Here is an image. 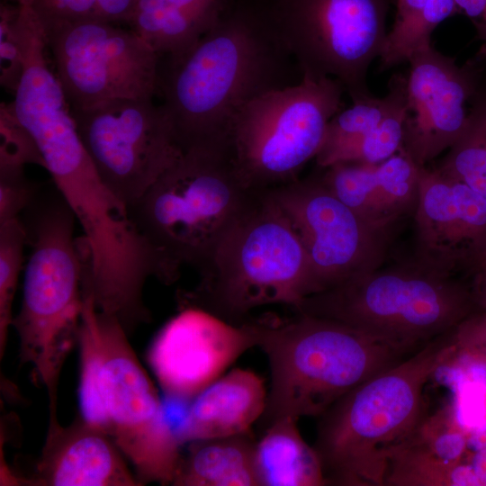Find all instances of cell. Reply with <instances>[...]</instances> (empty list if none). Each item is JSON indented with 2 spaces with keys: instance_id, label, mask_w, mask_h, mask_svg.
<instances>
[{
  "instance_id": "6da1fadb",
  "label": "cell",
  "mask_w": 486,
  "mask_h": 486,
  "mask_svg": "<svg viewBox=\"0 0 486 486\" xmlns=\"http://www.w3.org/2000/svg\"><path fill=\"white\" fill-rule=\"evenodd\" d=\"M302 79L271 21L236 12L184 54L166 58L158 94L184 152L228 146L231 122L245 104Z\"/></svg>"
},
{
  "instance_id": "7a4b0ae2",
  "label": "cell",
  "mask_w": 486,
  "mask_h": 486,
  "mask_svg": "<svg viewBox=\"0 0 486 486\" xmlns=\"http://www.w3.org/2000/svg\"><path fill=\"white\" fill-rule=\"evenodd\" d=\"M454 329L360 383L319 417L313 447L326 484L384 485L392 455L428 416L424 389L455 348Z\"/></svg>"
},
{
  "instance_id": "3957f363",
  "label": "cell",
  "mask_w": 486,
  "mask_h": 486,
  "mask_svg": "<svg viewBox=\"0 0 486 486\" xmlns=\"http://www.w3.org/2000/svg\"><path fill=\"white\" fill-rule=\"evenodd\" d=\"M249 322L270 366L265 428L286 417L319 418L352 389L411 355L323 317L295 312Z\"/></svg>"
},
{
  "instance_id": "277c9868",
  "label": "cell",
  "mask_w": 486,
  "mask_h": 486,
  "mask_svg": "<svg viewBox=\"0 0 486 486\" xmlns=\"http://www.w3.org/2000/svg\"><path fill=\"white\" fill-rule=\"evenodd\" d=\"M292 310L347 324L409 354L479 310L471 274L443 273L415 258L350 277Z\"/></svg>"
},
{
  "instance_id": "5b68a950",
  "label": "cell",
  "mask_w": 486,
  "mask_h": 486,
  "mask_svg": "<svg viewBox=\"0 0 486 486\" xmlns=\"http://www.w3.org/2000/svg\"><path fill=\"white\" fill-rule=\"evenodd\" d=\"M20 220L31 251L22 305L12 326L21 363L32 365L52 392L78 341L84 258L74 238L76 220L55 185L54 190L39 188Z\"/></svg>"
},
{
  "instance_id": "8992f818",
  "label": "cell",
  "mask_w": 486,
  "mask_h": 486,
  "mask_svg": "<svg viewBox=\"0 0 486 486\" xmlns=\"http://www.w3.org/2000/svg\"><path fill=\"white\" fill-rule=\"evenodd\" d=\"M265 193L243 182L228 147L197 148L184 151L128 210L176 272L182 266L201 272Z\"/></svg>"
},
{
  "instance_id": "52a82bcc",
  "label": "cell",
  "mask_w": 486,
  "mask_h": 486,
  "mask_svg": "<svg viewBox=\"0 0 486 486\" xmlns=\"http://www.w3.org/2000/svg\"><path fill=\"white\" fill-rule=\"evenodd\" d=\"M183 307L241 324L255 308H295L310 294V263L299 236L268 192L231 228Z\"/></svg>"
},
{
  "instance_id": "ba28073f",
  "label": "cell",
  "mask_w": 486,
  "mask_h": 486,
  "mask_svg": "<svg viewBox=\"0 0 486 486\" xmlns=\"http://www.w3.org/2000/svg\"><path fill=\"white\" fill-rule=\"evenodd\" d=\"M345 92L335 78L302 76L245 104L228 136L230 158L243 182L265 193L297 180L318 155L328 122L343 109Z\"/></svg>"
},
{
  "instance_id": "9c48e42d",
  "label": "cell",
  "mask_w": 486,
  "mask_h": 486,
  "mask_svg": "<svg viewBox=\"0 0 486 486\" xmlns=\"http://www.w3.org/2000/svg\"><path fill=\"white\" fill-rule=\"evenodd\" d=\"M389 0H280L271 22L302 76L338 80L352 103L373 96L368 70L386 40Z\"/></svg>"
},
{
  "instance_id": "30bf717a",
  "label": "cell",
  "mask_w": 486,
  "mask_h": 486,
  "mask_svg": "<svg viewBox=\"0 0 486 486\" xmlns=\"http://www.w3.org/2000/svg\"><path fill=\"white\" fill-rule=\"evenodd\" d=\"M39 22L72 110L158 94L161 58L130 28L98 19Z\"/></svg>"
},
{
  "instance_id": "8fae6325",
  "label": "cell",
  "mask_w": 486,
  "mask_h": 486,
  "mask_svg": "<svg viewBox=\"0 0 486 486\" xmlns=\"http://www.w3.org/2000/svg\"><path fill=\"white\" fill-rule=\"evenodd\" d=\"M107 434L144 482L172 484L181 458L157 390L119 320L97 308Z\"/></svg>"
},
{
  "instance_id": "7c38bea8",
  "label": "cell",
  "mask_w": 486,
  "mask_h": 486,
  "mask_svg": "<svg viewBox=\"0 0 486 486\" xmlns=\"http://www.w3.org/2000/svg\"><path fill=\"white\" fill-rule=\"evenodd\" d=\"M72 113L97 174L128 209L184 153L153 99L112 100Z\"/></svg>"
},
{
  "instance_id": "4fadbf2b",
  "label": "cell",
  "mask_w": 486,
  "mask_h": 486,
  "mask_svg": "<svg viewBox=\"0 0 486 486\" xmlns=\"http://www.w3.org/2000/svg\"><path fill=\"white\" fill-rule=\"evenodd\" d=\"M268 194L306 252L310 268L309 295L385 263L395 227L363 219L328 189L320 175L298 178Z\"/></svg>"
},
{
  "instance_id": "5bb4252c",
  "label": "cell",
  "mask_w": 486,
  "mask_h": 486,
  "mask_svg": "<svg viewBox=\"0 0 486 486\" xmlns=\"http://www.w3.org/2000/svg\"><path fill=\"white\" fill-rule=\"evenodd\" d=\"M253 346H256V338L248 320L233 324L205 310L186 306L157 333L147 360L165 393L184 400L220 378Z\"/></svg>"
},
{
  "instance_id": "9a60e30c",
  "label": "cell",
  "mask_w": 486,
  "mask_h": 486,
  "mask_svg": "<svg viewBox=\"0 0 486 486\" xmlns=\"http://www.w3.org/2000/svg\"><path fill=\"white\" fill-rule=\"evenodd\" d=\"M407 62L401 148L425 167L462 133L470 111L466 104L478 90L479 76L474 64L459 67L432 44L417 50Z\"/></svg>"
},
{
  "instance_id": "2e32d148",
  "label": "cell",
  "mask_w": 486,
  "mask_h": 486,
  "mask_svg": "<svg viewBox=\"0 0 486 486\" xmlns=\"http://www.w3.org/2000/svg\"><path fill=\"white\" fill-rule=\"evenodd\" d=\"M413 214L421 264L469 275L486 262V198L465 184L421 167Z\"/></svg>"
},
{
  "instance_id": "e0dca14e",
  "label": "cell",
  "mask_w": 486,
  "mask_h": 486,
  "mask_svg": "<svg viewBox=\"0 0 486 486\" xmlns=\"http://www.w3.org/2000/svg\"><path fill=\"white\" fill-rule=\"evenodd\" d=\"M124 455L111 436L81 416L62 427L57 415L49 428L35 476L34 486H140Z\"/></svg>"
},
{
  "instance_id": "ac0fdd59",
  "label": "cell",
  "mask_w": 486,
  "mask_h": 486,
  "mask_svg": "<svg viewBox=\"0 0 486 486\" xmlns=\"http://www.w3.org/2000/svg\"><path fill=\"white\" fill-rule=\"evenodd\" d=\"M382 98L374 95L338 112L328 122L316 156L320 168L339 162L376 164L402 147L406 114L404 74H395Z\"/></svg>"
},
{
  "instance_id": "d6986e66",
  "label": "cell",
  "mask_w": 486,
  "mask_h": 486,
  "mask_svg": "<svg viewBox=\"0 0 486 486\" xmlns=\"http://www.w3.org/2000/svg\"><path fill=\"white\" fill-rule=\"evenodd\" d=\"M320 169L328 189L372 224L395 227L414 212L421 166L402 148L380 163L339 162Z\"/></svg>"
},
{
  "instance_id": "ffe728a7",
  "label": "cell",
  "mask_w": 486,
  "mask_h": 486,
  "mask_svg": "<svg viewBox=\"0 0 486 486\" xmlns=\"http://www.w3.org/2000/svg\"><path fill=\"white\" fill-rule=\"evenodd\" d=\"M267 400L264 381L251 370L234 369L194 398L176 432L181 443L249 431Z\"/></svg>"
},
{
  "instance_id": "44dd1931",
  "label": "cell",
  "mask_w": 486,
  "mask_h": 486,
  "mask_svg": "<svg viewBox=\"0 0 486 486\" xmlns=\"http://www.w3.org/2000/svg\"><path fill=\"white\" fill-rule=\"evenodd\" d=\"M225 0H136L126 22L160 58L190 50L226 14Z\"/></svg>"
},
{
  "instance_id": "7402d4cb",
  "label": "cell",
  "mask_w": 486,
  "mask_h": 486,
  "mask_svg": "<svg viewBox=\"0 0 486 486\" xmlns=\"http://www.w3.org/2000/svg\"><path fill=\"white\" fill-rule=\"evenodd\" d=\"M250 431L193 441L181 458L172 485L258 486Z\"/></svg>"
},
{
  "instance_id": "603a6c76",
  "label": "cell",
  "mask_w": 486,
  "mask_h": 486,
  "mask_svg": "<svg viewBox=\"0 0 486 486\" xmlns=\"http://www.w3.org/2000/svg\"><path fill=\"white\" fill-rule=\"evenodd\" d=\"M297 420L291 417L275 420L256 443L254 464L258 486L326 484L318 454L303 440Z\"/></svg>"
},
{
  "instance_id": "cb8c5ba5",
  "label": "cell",
  "mask_w": 486,
  "mask_h": 486,
  "mask_svg": "<svg viewBox=\"0 0 486 486\" xmlns=\"http://www.w3.org/2000/svg\"><path fill=\"white\" fill-rule=\"evenodd\" d=\"M457 10L454 0H398L395 20L379 58L380 69L407 62L417 50L432 44L434 30Z\"/></svg>"
},
{
  "instance_id": "d4e9b609",
  "label": "cell",
  "mask_w": 486,
  "mask_h": 486,
  "mask_svg": "<svg viewBox=\"0 0 486 486\" xmlns=\"http://www.w3.org/2000/svg\"><path fill=\"white\" fill-rule=\"evenodd\" d=\"M471 104L462 133L434 168L486 198V92L480 86Z\"/></svg>"
},
{
  "instance_id": "484cf974",
  "label": "cell",
  "mask_w": 486,
  "mask_h": 486,
  "mask_svg": "<svg viewBox=\"0 0 486 486\" xmlns=\"http://www.w3.org/2000/svg\"><path fill=\"white\" fill-rule=\"evenodd\" d=\"M82 297L77 341L80 347V416L107 434V416L101 392L102 342L97 307L90 289L83 287Z\"/></svg>"
},
{
  "instance_id": "4316f807",
  "label": "cell",
  "mask_w": 486,
  "mask_h": 486,
  "mask_svg": "<svg viewBox=\"0 0 486 486\" xmlns=\"http://www.w3.org/2000/svg\"><path fill=\"white\" fill-rule=\"evenodd\" d=\"M25 231L20 218L0 225V358L12 326V307L22 266Z\"/></svg>"
},
{
  "instance_id": "83f0119b",
  "label": "cell",
  "mask_w": 486,
  "mask_h": 486,
  "mask_svg": "<svg viewBox=\"0 0 486 486\" xmlns=\"http://www.w3.org/2000/svg\"><path fill=\"white\" fill-rule=\"evenodd\" d=\"M25 30L20 4L2 3L0 6L1 85L16 91L24 69Z\"/></svg>"
},
{
  "instance_id": "f1b7e54d",
  "label": "cell",
  "mask_w": 486,
  "mask_h": 486,
  "mask_svg": "<svg viewBox=\"0 0 486 486\" xmlns=\"http://www.w3.org/2000/svg\"><path fill=\"white\" fill-rule=\"evenodd\" d=\"M0 132V165L24 166L37 164L45 166L35 140L19 122L11 104H1Z\"/></svg>"
},
{
  "instance_id": "f546056e",
  "label": "cell",
  "mask_w": 486,
  "mask_h": 486,
  "mask_svg": "<svg viewBox=\"0 0 486 486\" xmlns=\"http://www.w3.org/2000/svg\"><path fill=\"white\" fill-rule=\"evenodd\" d=\"M38 189L25 176L24 166L0 165V225L19 219Z\"/></svg>"
},
{
  "instance_id": "4dcf8cb0",
  "label": "cell",
  "mask_w": 486,
  "mask_h": 486,
  "mask_svg": "<svg viewBox=\"0 0 486 486\" xmlns=\"http://www.w3.org/2000/svg\"><path fill=\"white\" fill-rule=\"evenodd\" d=\"M97 0H31L41 22L94 19Z\"/></svg>"
},
{
  "instance_id": "1f68e13d",
  "label": "cell",
  "mask_w": 486,
  "mask_h": 486,
  "mask_svg": "<svg viewBox=\"0 0 486 486\" xmlns=\"http://www.w3.org/2000/svg\"><path fill=\"white\" fill-rule=\"evenodd\" d=\"M454 337L459 347L486 357V312L479 310L465 319L455 328Z\"/></svg>"
},
{
  "instance_id": "d6a6232c",
  "label": "cell",
  "mask_w": 486,
  "mask_h": 486,
  "mask_svg": "<svg viewBox=\"0 0 486 486\" xmlns=\"http://www.w3.org/2000/svg\"><path fill=\"white\" fill-rule=\"evenodd\" d=\"M135 3L136 0H97L94 18L113 23H126Z\"/></svg>"
},
{
  "instance_id": "836d02e7",
  "label": "cell",
  "mask_w": 486,
  "mask_h": 486,
  "mask_svg": "<svg viewBox=\"0 0 486 486\" xmlns=\"http://www.w3.org/2000/svg\"><path fill=\"white\" fill-rule=\"evenodd\" d=\"M458 10H462L472 21L479 37L486 40V0H454Z\"/></svg>"
},
{
  "instance_id": "e575fe53",
  "label": "cell",
  "mask_w": 486,
  "mask_h": 486,
  "mask_svg": "<svg viewBox=\"0 0 486 486\" xmlns=\"http://www.w3.org/2000/svg\"><path fill=\"white\" fill-rule=\"evenodd\" d=\"M471 283L478 309L486 312V265L471 274Z\"/></svg>"
},
{
  "instance_id": "d590c367",
  "label": "cell",
  "mask_w": 486,
  "mask_h": 486,
  "mask_svg": "<svg viewBox=\"0 0 486 486\" xmlns=\"http://www.w3.org/2000/svg\"><path fill=\"white\" fill-rule=\"evenodd\" d=\"M468 461L472 467L479 486H486V449L469 452Z\"/></svg>"
},
{
  "instance_id": "8d00e7d4",
  "label": "cell",
  "mask_w": 486,
  "mask_h": 486,
  "mask_svg": "<svg viewBox=\"0 0 486 486\" xmlns=\"http://www.w3.org/2000/svg\"><path fill=\"white\" fill-rule=\"evenodd\" d=\"M16 2L22 5H29L31 3V0H16Z\"/></svg>"
},
{
  "instance_id": "74e56055",
  "label": "cell",
  "mask_w": 486,
  "mask_h": 486,
  "mask_svg": "<svg viewBox=\"0 0 486 486\" xmlns=\"http://www.w3.org/2000/svg\"><path fill=\"white\" fill-rule=\"evenodd\" d=\"M483 265H486V262H485Z\"/></svg>"
}]
</instances>
